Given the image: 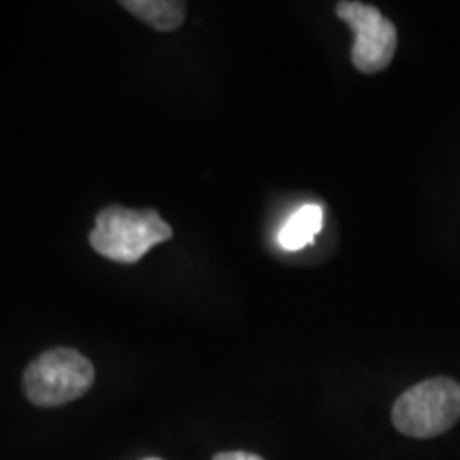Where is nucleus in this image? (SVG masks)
<instances>
[{"mask_svg":"<svg viewBox=\"0 0 460 460\" xmlns=\"http://www.w3.org/2000/svg\"><path fill=\"white\" fill-rule=\"evenodd\" d=\"M460 420V384L450 377L424 379L405 390L393 407L396 430L413 439L444 435Z\"/></svg>","mask_w":460,"mask_h":460,"instance_id":"nucleus-3","label":"nucleus"},{"mask_svg":"<svg viewBox=\"0 0 460 460\" xmlns=\"http://www.w3.org/2000/svg\"><path fill=\"white\" fill-rule=\"evenodd\" d=\"M146 460H163V458H146Z\"/></svg>","mask_w":460,"mask_h":460,"instance_id":"nucleus-8","label":"nucleus"},{"mask_svg":"<svg viewBox=\"0 0 460 460\" xmlns=\"http://www.w3.org/2000/svg\"><path fill=\"white\" fill-rule=\"evenodd\" d=\"M94 384V365L73 348H54L37 356L22 377L26 399L37 407L77 401Z\"/></svg>","mask_w":460,"mask_h":460,"instance_id":"nucleus-2","label":"nucleus"},{"mask_svg":"<svg viewBox=\"0 0 460 460\" xmlns=\"http://www.w3.org/2000/svg\"><path fill=\"white\" fill-rule=\"evenodd\" d=\"M172 237V228L156 209H128L107 205L96 214L90 230V245L96 254L119 264H135L152 250Z\"/></svg>","mask_w":460,"mask_h":460,"instance_id":"nucleus-1","label":"nucleus"},{"mask_svg":"<svg viewBox=\"0 0 460 460\" xmlns=\"http://www.w3.org/2000/svg\"><path fill=\"white\" fill-rule=\"evenodd\" d=\"M337 15L352 28V65L360 73L373 75L390 66L396 54V26L373 4L358 0H343L339 3Z\"/></svg>","mask_w":460,"mask_h":460,"instance_id":"nucleus-4","label":"nucleus"},{"mask_svg":"<svg viewBox=\"0 0 460 460\" xmlns=\"http://www.w3.org/2000/svg\"><path fill=\"white\" fill-rule=\"evenodd\" d=\"M211 460H264L262 456H258V454H252V452H220L216 454Z\"/></svg>","mask_w":460,"mask_h":460,"instance_id":"nucleus-7","label":"nucleus"},{"mask_svg":"<svg viewBox=\"0 0 460 460\" xmlns=\"http://www.w3.org/2000/svg\"><path fill=\"white\" fill-rule=\"evenodd\" d=\"M119 7L139 17L147 26L158 32L177 31L186 20L188 4L180 0H122Z\"/></svg>","mask_w":460,"mask_h":460,"instance_id":"nucleus-5","label":"nucleus"},{"mask_svg":"<svg viewBox=\"0 0 460 460\" xmlns=\"http://www.w3.org/2000/svg\"><path fill=\"white\" fill-rule=\"evenodd\" d=\"M324 224V211L320 205H303L295 214L288 217L279 230V245L284 250L296 252L314 243Z\"/></svg>","mask_w":460,"mask_h":460,"instance_id":"nucleus-6","label":"nucleus"}]
</instances>
